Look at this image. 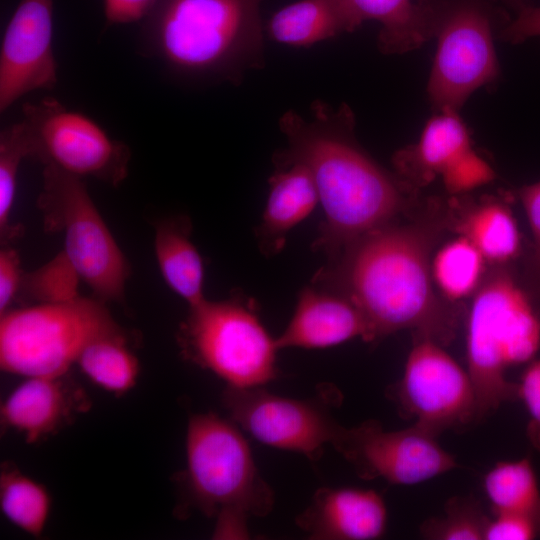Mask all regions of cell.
Returning a JSON list of instances; mask_svg holds the SVG:
<instances>
[{"instance_id": "obj_11", "label": "cell", "mask_w": 540, "mask_h": 540, "mask_svg": "<svg viewBox=\"0 0 540 540\" xmlns=\"http://www.w3.org/2000/svg\"><path fill=\"white\" fill-rule=\"evenodd\" d=\"M413 336L402 377L386 391L400 415L434 438L477 424L476 394L467 369L434 339Z\"/></svg>"}, {"instance_id": "obj_18", "label": "cell", "mask_w": 540, "mask_h": 540, "mask_svg": "<svg viewBox=\"0 0 540 540\" xmlns=\"http://www.w3.org/2000/svg\"><path fill=\"white\" fill-rule=\"evenodd\" d=\"M18 385L0 409L1 424L36 443L57 432L87 408L81 389L60 376H35Z\"/></svg>"}, {"instance_id": "obj_16", "label": "cell", "mask_w": 540, "mask_h": 540, "mask_svg": "<svg viewBox=\"0 0 540 540\" xmlns=\"http://www.w3.org/2000/svg\"><path fill=\"white\" fill-rule=\"evenodd\" d=\"M296 524L310 539L374 540L386 531L387 508L371 489L321 487Z\"/></svg>"}, {"instance_id": "obj_37", "label": "cell", "mask_w": 540, "mask_h": 540, "mask_svg": "<svg viewBox=\"0 0 540 540\" xmlns=\"http://www.w3.org/2000/svg\"><path fill=\"white\" fill-rule=\"evenodd\" d=\"M514 8L515 10L519 11L523 7L527 6L526 0H501Z\"/></svg>"}, {"instance_id": "obj_25", "label": "cell", "mask_w": 540, "mask_h": 540, "mask_svg": "<svg viewBox=\"0 0 540 540\" xmlns=\"http://www.w3.org/2000/svg\"><path fill=\"white\" fill-rule=\"evenodd\" d=\"M486 264L479 250L458 234L432 255L431 274L435 288L447 302L472 297L486 276Z\"/></svg>"}, {"instance_id": "obj_12", "label": "cell", "mask_w": 540, "mask_h": 540, "mask_svg": "<svg viewBox=\"0 0 540 540\" xmlns=\"http://www.w3.org/2000/svg\"><path fill=\"white\" fill-rule=\"evenodd\" d=\"M341 400L332 388L323 396L295 399L273 394L263 386H227L222 404L242 431L275 449L292 451L318 460L325 445L332 443L341 424L331 414V406Z\"/></svg>"}, {"instance_id": "obj_30", "label": "cell", "mask_w": 540, "mask_h": 540, "mask_svg": "<svg viewBox=\"0 0 540 540\" xmlns=\"http://www.w3.org/2000/svg\"><path fill=\"white\" fill-rule=\"evenodd\" d=\"M80 280L77 269L62 250L40 268L25 272L19 293L37 303L66 302L80 296Z\"/></svg>"}, {"instance_id": "obj_24", "label": "cell", "mask_w": 540, "mask_h": 540, "mask_svg": "<svg viewBox=\"0 0 540 540\" xmlns=\"http://www.w3.org/2000/svg\"><path fill=\"white\" fill-rule=\"evenodd\" d=\"M76 363L91 382L114 395L132 389L139 375V362L124 330L91 342Z\"/></svg>"}, {"instance_id": "obj_22", "label": "cell", "mask_w": 540, "mask_h": 540, "mask_svg": "<svg viewBox=\"0 0 540 540\" xmlns=\"http://www.w3.org/2000/svg\"><path fill=\"white\" fill-rule=\"evenodd\" d=\"M456 232L466 237L488 264L506 266L521 253V233L511 208L487 198L470 205L458 218Z\"/></svg>"}, {"instance_id": "obj_34", "label": "cell", "mask_w": 540, "mask_h": 540, "mask_svg": "<svg viewBox=\"0 0 540 540\" xmlns=\"http://www.w3.org/2000/svg\"><path fill=\"white\" fill-rule=\"evenodd\" d=\"M24 273L17 252L3 247L0 252V315L9 310L19 294Z\"/></svg>"}, {"instance_id": "obj_36", "label": "cell", "mask_w": 540, "mask_h": 540, "mask_svg": "<svg viewBox=\"0 0 540 540\" xmlns=\"http://www.w3.org/2000/svg\"><path fill=\"white\" fill-rule=\"evenodd\" d=\"M502 38L512 44L532 37H540V7L527 5L502 30Z\"/></svg>"}, {"instance_id": "obj_23", "label": "cell", "mask_w": 540, "mask_h": 540, "mask_svg": "<svg viewBox=\"0 0 540 540\" xmlns=\"http://www.w3.org/2000/svg\"><path fill=\"white\" fill-rule=\"evenodd\" d=\"M266 32L277 43L300 48L351 31L339 0H299L276 11Z\"/></svg>"}, {"instance_id": "obj_14", "label": "cell", "mask_w": 540, "mask_h": 540, "mask_svg": "<svg viewBox=\"0 0 540 540\" xmlns=\"http://www.w3.org/2000/svg\"><path fill=\"white\" fill-rule=\"evenodd\" d=\"M396 173L414 187L440 177L446 191L463 195L492 182L496 173L473 148L467 126L456 110H438L418 141L393 157Z\"/></svg>"}, {"instance_id": "obj_32", "label": "cell", "mask_w": 540, "mask_h": 540, "mask_svg": "<svg viewBox=\"0 0 540 540\" xmlns=\"http://www.w3.org/2000/svg\"><path fill=\"white\" fill-rule=\"evenodd\" d=\"M539 533V518L525 514L499 513L489 520L484 540H529Z\"/></svg>"}, {"instance_id": "obj_5", "label": "cell", "mask_w": 540, "mask_h": 540, "mask_svg": "<svg viewBox=\"0 0 540 540\" xmlns=\"http://www.w3.org/2000/svg\"><path fill=\"white\" fill-rule=\"evenodd\" d=\"M185 448L187 490L200 511L216 517L214 538H248V517L270 513L274 494L240 427L212 412L195 414Z\"/></svg>"}, {"instance_id": "obj_31", "label": "cell", "mask_w": 540, "mask_h": 540, "mask_svg": "<svg viewBox=\"0 0 540 540\" xmlns=\"http://www.w3.org/2000/svg\"><path fill=\"white\" fill-rule=\"evenodd\" d=\"M517 197L524 209L532 236L528 273L533 291L540 295V181L520 187Z\"/></svg>"}, {"instance_id": "obj_29", "label": "cell", "mask_w": 540, "mask_h": 540, "mask_svg": "<svg viewBox=\"0 0 540 540\" xmlns=\"http://www.w3.org/2000/svg\"><path fill=\"white\" fill-rule=\"evenodd\" d=\"M490 518L473 497L450 498L444 513L425 520L420 534L431 540H484Z\"/></svg>"}, {"instance_id": "obj_20", "label": "cell", "mask_w": 540, "mask_h": 540, "mask_svg": "<svg viewBox=\"0 0 540 540\" xmlns=\"http://www.w3.org/2000/svg\"><path fill=\"white\" fill-rule=\"evenodd\" d=\"M350 31L363 22L380 23L378 45L388 54L414 50L433 37L432 5L413 0H339Z\"/></svg>"}, {"instance_id": "obj_6", "label": "cell", "mask_w": 540, "mask_h": 540, "mask_svg": "<svg viewBox=\"0 0 540 540\" xmlns=\"http://www.w3.org/2000/svg\"><path fill=\"white\" fill-rule=\"evenodd\" d=\"M121 331L100 299L9 309L0 319V366L25 377L64 375L91 342Z\"/></svg>"}, {"instance_id": "obj_10", "label": "cell", "mask_w": 540, "mask_h": 540, "mask_svg": "<svg viewBox=\"0 0 540 540\" xmlns=\"http://www.w3.org/2000/svg\"><path fill=\"white\" fill-rule=\"evenodd\" d=\"M29 158L74 176L118 186L128 175L130 150L92 118L52 97L22 107Z\"/></svg>"}, {"instance_id": "obj_17", "label": "cell", "mask_w": 540, "mask_h": 540, "mask_svg": "<svg viewBox=\"0 0 540 540\" xmlns=\"http://www.w3.org/2000/svg\"><path fill=\"white\" fill-rule=\"evenodd\" d=\"M354 338L370 342L359 308L343 294L312 285L300 292L293 316L276 341L279 349H319Z\"/></svg>"}, {"instance_id": "obj_27", "label": "cell", "mask_w": 540, "mask_h": 540, "mask_svg": "<svg viewBox=\"0 0 540 540\" xmlns=\"http://www.w3.org/2000/svg\"><path fill=\"white\" fill-rule=\"evenodd\" d=\"M0 507L4 516L27 534L40 537L50 513L47 489L12 466L0 473Z\"/></svg>"}, {"instance_id": "obj_28", "label": "cell", "mask_w": 540, "mask_h": 540, "mask_svg": "<svg viewBox=\"0 0 540 540\" xmlns=\"http://www.w3.org/2000/svg\"><path fill=\"white\" fill-rule=\"evenodd\" d=\"M29 158V145L23 121L14 123L0 133V235L2 244L9 243L21 229L10 224L17 175L20 163Z\"/></svg>"}, {"instance_id": "obj_26", "label": "cell", "mask_w": 540, "mask_h": 540, "mask_svg": "<svg viewBox=\"0 0 540 540\" xmlns=\"http://www.w3.org/2000/svg\"><path fill=\"white\" fill-rule=\"evenodd\" d=\"M484 490L494 514L516 513L540 519V491L528 458L497 463L484 477Z\"/></svg>"}, {"instance_id": "obj_33", "label": "cell", "mask_w": 540, "mask_h": 540, "mask_svg": "<svg viewBox=\"0 0 540 540\" xmlns=\"http://www.w3.org/2000/svg\"><path fill=\"white\" fill-rule=\"evenodd\" d=\"M518 399L524 402L530 417L527 436L540 451V359L532 361L523 372L518 383Z\"/></svg>"}, {"instance_id": "obj_7", "label": "cell", "mask_w": 540, "mask_h": 540, "mask_svg": "<svg viewBox=\"0 0 540 540\" xmlns=\"http://www.w3.org/2000/svg\"><path fill=\"white\" fill-rule=\"evenodd\" d=\"M181 353L224 380L227 386H264L278 377L280 350L252 301L234 296L189 306L178 331Z\"/></svg>"}, {"instance_id": "obj_9", "label": "cell", "mask_w": 540, "mask_h": 540, "mask_svg": "<svg viewBox=\"0 0 540 540\" xmlns=\"http://www.w3.org/2000/svg\"><path fill=\"white\" fill-rule=\"evenodd\" d=\"M437 48L427 94L438 110H456L499 76L491 17L474 0L432 5Z\"/></svg>"}, {"instance_id": "obj_13", "label": "cell", "mask_w": 540, "mask_h": 540, "mask_svg": "<svg viewBox=\"0 0 540 540\" xmlns=\"http://www.w3.org/2000/svg\"><path fill=\"white\" fill-rule=\"evenodd\" d=\"M331 445L365 480L414 485L457 467L436 438L414 426L390 431L372 419L351 428L341 425Z\"/></svg>"}, {"instance_id": "obj_15", "label": "cell", "mask_w": 540, "mask_h": 540, "mask_svg": "<svg viewBox=\"0 0 540 540\" xmlns=\"http://www.w3.org/2000/svg\"><path fill=\"white\" fill-rule=\"evenodd\" d=\"M54 0H21L0 49V111L24 95L57 83L53 51Z\"/></svg>"}, {"instance_id": "obj_19", "label": "cell", "mask_w": 540, "mask_h": 540, "mask_svg": "<svg viewBox=\"0 0 540 540\" xmlns=\"http://www.w3.org/2000/svg\"><path fill=\"white\" fill-rule=\"evenodd\" d=\"M318 203L317 187L306 166L292 163L277 167L269 179L267 201L257 231L262 252L278 253L289 231L307 218Z\"/></svg>"}, {"instance_id": "obj_8", "label": "cell", "mask_w": 540, "mask_h": 540, "mask_svg": "<svg viewBox=\"0 0 540 540\" xmlns=\"http://www.w3.org/2000/svg\"><path fill=\"white\" fill-rule=\"evenodd\" d=\"M37 205L45 230L64 235L63 250L98 299L122 302L129 265L83 178L44 166Z\"/></svg>"}, {"instance_id": "obj_2", "label": "cell", "mask_w": 540, "mask_h": 540, "mask_svg": "<svg viewBox=\"0 0 540 540\" xmlns=\"http://www.w3.org/2000/svg\"><path fill=\"white\" fill-rule=\"evenodd\" d=\"M435 230L396 221L371 230L329 259L313 285L348 297L362 312L370 342L410 329L447 344L457 317L438 296L431 274Z\"/></svg>"}, {"instance_id": "obj_35", "label": "cell", "mask_w": 540, "mask_h": 540, "mask_svg": "<svg viewBox=\"0 0 540 540\" xmlns=\"http://www.w3.org/2000/svg\"><path fill=\"white\" fill-rule=\"evenodd\" d=\"M156 0H103L106 26L142 21Z\"/></svg>"}, {"instance_id": "obj_3", "label": "cell", "mask_w": 540, "mask_h": 540, "mask_svg": "<svg viewBox=\"0 0 540 540\" xmlns=\"http://www.w3.org/2000/svg\"><path fill=\"white\" fill-rule=\"evenodd\" d=\"M265 0H156L142 20L146 52L173 70L236 82L263 63Z\"/></svg>"}, {"instance_id": "obj_1", "label": "cell", "mask_w": 540, "mask_h": 540, "mask_svg": "<svg viewBox=\"0 0 540 540\" xmlns=\"http://www.w3.org/2000/svg\"><path fill=\"white\" fill-rule=\"evenodd\" d=\"M309 120L295 111L279 120L287 147L276 167L300 163L310 171L324 220L313 248L329 259L365 233L396 221L409 210L415 187L377 163L358 143L347 105L315 101Z\"/></svg>"}, {"instance_id": "obj_4", "label": "cell", "mask_w": 540, "mask_h": 540, "mask_svg": "<svg viewBox=\"0 0 540 540\" xmlns=\"http://www.w3.org/2000/svg\"><path fill=\"white\" fill-rule=\"evenodd\" d=\"M539 348L540 307L506 266L496 267L472 296L466 322V369L478 423L518 399V384L506 370L529 362Z\"/></svg>"}, {"instance_id": "obj_21", "label": "cell", "mask_w": 540, "mask_h": 540, "mask_svg": "<svg viewBox=\"0 0 540 540\" xmlns=\"http://www.w3.org/2000/svg\"><path fill=\"white\" fill-rule=\"evenodd\" d=\"M190 234L188 217L165 219L156 226L154 248L166 284L189 306H194L206 298L203 292V261Z\"/></svg>"}]
</instances>
